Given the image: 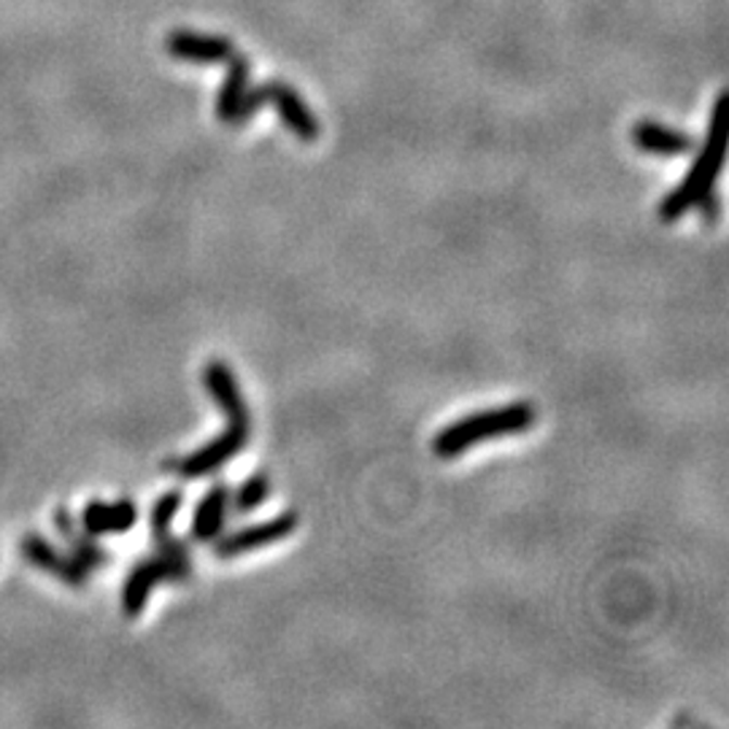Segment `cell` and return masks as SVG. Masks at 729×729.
Listing matches in <instances>:
<instances>
[{"instance_id": "obj_1", "label": "cell", "mask_w": 729, "mask_h": 729, "mask_svg": "<svg viewBox=\"0 0 729 729\" xmlns=\"http://www.w3.org/2000/svg\"><path fill=\"white\" fill-rule=\"evenodd\" d=\"M727 136H729V95L721 92L714 103V114H711L708 132L700 146L698 159H694L692 170L678 181L676 190L660 203V222L673 225L692 212L703 195L714 190L716 179H719L721 168L727 159Z\"/></svg>"}, {"instance_id": "obj_2", "label": "cell", "mask_w": 729, "mask_h": 729, "mask_svg": "<svg viewBox=\"0 0 729 729\" xmlns=\"http://www.w3.org/2000/svg\"><path fill=\"white\" fill-rule=\"evenodd\" d=\"M535 422H538V411L527 400L511 402V406L495 408V411L471 413V417L457 419L449 427L440 430L433 438V451L440 460H455L484 440L529 433Z\"/></svg>"}, {"instance_id": "obj_3", "label": "cell", "mask_w": 729, "mask_h": 729, "mask_svg": "<svg viewBox=\"0 0 729 729\" xmlns=\"http://www.w3.org/2000/svg\"><path fill=\"white\" fill-rule=\"evenodd\" d=\"M192 576V549L174 533L154 535V551L143 557L122 589V611L130 618L146 611L149 598L159 584H181Z\"/></svg>"}, {"instance_id": "obj_4", "label": "cell", "mask_w": 729, "mask_h": 729, "mask_svg": "<svg viewBox=\"0 0 729 729\" xmlns=\"http://www.w3.org/2000/svg\"><path fill=\"white\" fill-rule=\"evenodd\" d=\"M263 106H273L286 130L300 138V141H317L319 132H322V125L314 117L311 108L306 106V101L292 87L281 85V81H268V85H259L252 92H246L233 125L248 122Z\"/></svg>"}, {"instance_id": "obj_5", "label": "cell", "mask_w": 729, "mask_h": 729, "mask_svg": "<svg viewBox=\"0 0 729 729\" xmlns=\"http://www.w3.org/2000/svg\"><path fill=\"white\" fill-rule=\"evenodd\" d=\"M248 438H252V417L228 419V430L222 435H217L206 446L174 462L176 473L181 478H190V482L212 476V473H217L219 468L228 465L230 460H235L246 449Z\"/></svg>"}, {"instance_id": "obj_6", "label": "cell", "mask_w": 729, "mask_h": 729, "mask_svg": "<svg viewBox=\"0 0 729 729\" xmlns=\"http://www.w3.org/2000/svg\"><path fill=\"white\" fill-rule=\"evenodd\" d=\"M297 527H300V516L295 511H284L263 524H252V527L235 529L230 535H219L214 540V551H217L219 560H235V557L248 554L254 549H265V546L286 540Z\"/></svg>"}, {"instance_id": "obj_7", "label": "cell", "mask_w": 729, "mask_h": 729, "mask_svg": "<svg viewBox=\"0 0 729 729\" xmlns=\"http://www.w3.org/2000/svg\"><path fill=\"white\" fill-rule=\"evenodd\" d=\"M22 554L30 565H36L38 571L49 573L57 581L68 584V587H87V578H90V571H87L81 562H76L71 554H63V551L54 549L47 538L36 533H27L22 538Z\"/></svg>"}, {"instance_id": "obj_8", "label": "cell", "mask_w": 729, "mask_h": 729, "mask_svg": "<svg viewBox=\"0 0 729 729\" xmlns=\"http://www.w3.org/2000/svg\"><path fill=\"white\" fill-rule=\"evenodd\" d=\"M165 47H168V52L174 54L176 60L197 65L228 63V60L235 54V47L225 36H203V33H190V30L170 33Z\"/></svg>"}, {"instance_id": "obj_9", "label": "cell", "mask_w": 729, "mask_h": 729, "mask_svg": "<svg viewBox=\"0 0 729 729\" xmlns=\"http://www.w3.org/2000/svg\"><path fill=\"white\" fill-rule=\"evenodd\" d=\"M632 143L640 152L654 154V157H681V154L692 152L698 141L687 132L660 125V122L640 119L632 127Z\"/></svg>"}, {"instance_id": "obj_10", "label": "cell", "mask_w": 729, "mask_h": 729, "mask_svg": "<svg viewBox=\"0 0 729 729\" xmlns=\"http://www.w3.org/2000/svg\"><path fill=\"white\" fill-rule=\"evenodd\" d=\"M138 519V508L132 500H117V502H101L92 500L90 506L81 511V527L92 538H103V535L127 533L132 529Z\"/></svg>"}, {"instance_id": "obj_11", "label": "cell", "mask_w": 729, "mask_h": 729, "mask_svg": "<svg viewBox=\"0 0 729 729\" xmlns=\"http://www.w3.org/2000/svg\"><path fill=\"white\" fill-rule=\"evenodd\" d=\"M230 511V486L214 484L197 502L195 516H192V540L195 543H214L222 535L225 522Z\"/></svg>"}, {"instance_id": "obj_12", "label": "cell", "mask_w": 729, "mask_h": 729, "mask_svg": "<svg viewBox=\"0 0 729 729\" xmlns=\"http://www.w3.org/2000/svg\"><path fill=\"white\" fill-rule=\"evenodd\" d=\"M203 386L212 395V400L222 408V413L228 419H246L248 408L246 400L241 395L239 379H235L233 370L228 368L222 360H212L203 370Z\"/></svg>"}, {"instance_id": "obj_13", "label": "cell", "mask_w": 729, "mask_h": 729, "mask_svg": "<svg viewBox=\"0 0 729 729\" xmlns=\"http://www.w3.org/2000/svg\"><path fill=\"white\" fill-rule=\"evenodd\" d=\"M54 527H57V533L63 535L65 543H68L71 557H74L76 562H81L87 571H98V567L112 565V554H108L106 549H101V546L95 543V538L87 535L85 527H79V524L74 522L68 508H57V511H54Z\"/></svg>"}, {"instance_id": "obj_14", "label": "cell", "mask_w": 729, "mask_h": 729, "mask_svg": "<svg viewBox=\"0 0 729 729\" xmlns=\"http://www.w3.org/2000/svg\"><path fill=\"white\" fill-rule=\"evenodd\" d=\"M228 63V76H225V85L217 98V117L233 125L235 114H239L243 98L248 92V60L243 54H233Z\"/></svg>"}, {"instance_id": "obj_15", "label": "cell", "mask_w": 729, "mask_h": 729, "mask_svg": "<svg viewBox=\"0 0 729 729\" xmlns=\"http://www.w3.org/2000/svg\"><path fill=\"white\" fill-rule=\"evenodd\" d=\"M268 497H270V478L265 476V473H254L252 478H246V482L235 489V495L230 491V506H233V511L239 513V516H243V513L257 511Z\"/></svg>"}, {"instance_id": "obj_16", "label": "cell", "mask_w": 729, "mask_h": 729, "mask_svg": "<svg viewBox=\"0 0 729 729\" xmlns=\"http://www.w3.org/2000/svg\"><path fill=\"white\" fill-rule=\"evenodd\" d=\"M179 508H181V491L179 489L165 491V495L159 497L152 508V522H149L152 535L168 533L170 524H174V519H176V513H179Z\"/></svg>"}, {"instance_id": "obj_17", "label": "cell", "mask_w": 729, "mask_h": 729, "mask_svg": "<svg viewBox=\"0 0 729 729\" xmlns=\"http://www.w3.org/2000/svg\"><path fill=\"white\" fill-rule=\"evenodd\" d=\"M694 208H700V219H703L705 225H711V228H714L716 222H719V217H721V203H719V195H716L714 190L708 192V195H703L698 201V206Z\"/></svg>"}]
</instances>
